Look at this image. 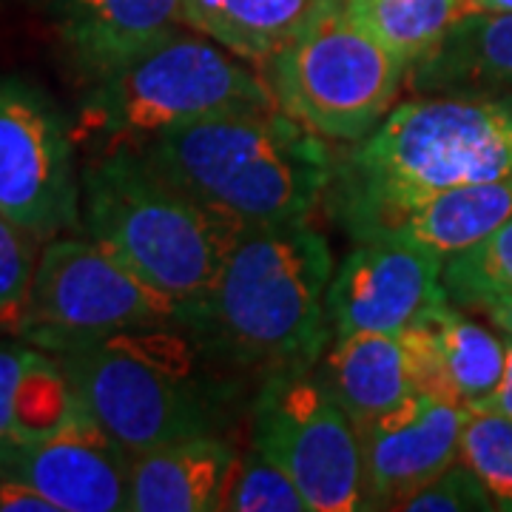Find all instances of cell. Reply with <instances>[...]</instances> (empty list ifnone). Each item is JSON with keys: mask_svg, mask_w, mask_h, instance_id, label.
<instances>
[{"mask_svg": "<svg viewBox=\"0 0 512 512\" xmlns=\"http://www.w3.org/2000/svg\"><path fill=\"white\" fill-rule=\"evenodd\" d=\"M501 177H512V94H461L393 106L333 163L328 188L336 220L362 242L441 191Z\"/></svg>", "mask_w": 512, "mask_h": 512, "instance_id": "cell-1", "label": "cell"}, {"mask_svg": "<svg viewBox=\"0 0 512 512\" xmlns=\"http://www.w3.org/2000/svg\"><path fill=\"white\" fill-rule=\"evenodd\" d=\"M328 239L305 220L239 225L188 328L274 373L316 365L328 342Z\"/></svg>", "mask_w": 512, "mask_h": 512, "instance_id": "cell-2", "label": "cell"}, {"mask_svg": "<svg viewBox=\"0 0 512 512\" xmlns=\"http://www.w3.org/2000/svg\"><path fill=\"white\" fill-rule=\"evenodd\" d=\"M148 165L239 225L305 220L328 191V146L282 109L222 114L137 146Z\"/></svg>", "mask_w": 512, "mask_h": 512, "instance_id": "cell-3", "label": "cell"}, {"mask_svg": "<svg viewBox=\"0 0 512 512\" xmlns=\"http://www.w3.org/2000/svg\"><path fill=\"white\" fill-rule=\"evenodd\" d=\"M80 222L151 288L194 313L217 282L239 222L160 177L131 146L94 151L80 171Z\"/></svg>", "mask_w": 512, "mask_h": 512, "instance_id": "cell-4", "label": "cell"}, {"mask_svg": "<svg viewBox=\"0 0 512 512\" xmlns=\"http://www.w3.org/2000/svg\"><path fill=\"white\" fill-rule=\"evenodd\" d=\"M52 356L77 402L131 456L211 433L214 402L183 328L117 330Z\"/></svg>", "mask_w": 512, "mask_h": 512, "instance_id": "cell-5", "label": "cell"}, {"mask_svg": "<svg viewBox=\"0 0 512 512\" xmlns=\"http://www.w3.org/2000/svg\"><path fill=\"white\" fill-rule=\"evenodd\" d=\"M271 109L279 103L265 77L208 40L177 35L100 80L80 109L74 140H89L97 151L137 148L197 120Z\"/></svg>", "mask_w": 512, "mask_h": 512, "instance_id": "cell-6", "label": "cell"}, {"mask_svg": "<svg viewBox=\"0 0 512 512\" xmlns=\"http://www.w3.org/2000/svg\"><path fill=\"white\" fill-rule=\"evenodd\" d=\"M276 103L333 143H359L393 109L407 63L350 18L348 0H316L288 46L265 63Z\"/></svg>", "mask_w": 512, "mask_h": 512, "instance_id": "cell-7", "label": "cell"}, {"mask_svg": "<svg viewBox=\"0 0 512 512\" xmlns=\"http://www.w3.org/2000/svg\"><path fill=\"white\" fill-rule=\"evenodd\" d=\"M188 328V311L89 237L49 239L15 339L46 353L117 330Z\"/></svg>", "mask_w": 512, "mask_h": 512, "instance_id": "cell-8", "label": "cell"}, {"mask_svg": "<svg viewBox=\"0 0 512 512\" xmlns=\"http://www.w3.org/2000/svg\"><path fill=\"white\" fill-rule=\"evenodd\" d=\"M254 444L291 476L311 512L365 510L359 430L311 367L271 373L254 407Z\"/></svg>", "mask_w": 512, "mask_h": 512, "instance_id": "cell-9", "label": "cell"}, {"mask_svg": "<svg viewBox=\"0 0 512 512\" xmlns=\"http://www.w3.org/2000/svg\"><path fill=\"white\" fill-rule=\"evenodd\" d=\"M0 214L40 245L83 228L74 131L18 77H0Z\"/></svg>", "mask_w": 512, "mask_h": 512, "instance_id": "cell-10", "label": "cell"}, {"mask_svg": "<svg viewBox=\"0 0 512 512\" xmlns=\"http://www.w3.org/2000/svg\"><path fill=\"white\" fill-rule=\"evenodd\" d=\"M447 302L444 259L399 237L362 239L328 288L333 333H399Z\"/></svg>", "mask_w": 512, "mask_h": 512, "instance_id": "cell-11", "label": "cell"}, {"mask_svg": "<svg viewBox=\"0 0 512 512\" xmlns=\"http://www.w3.org/2000/svg\"><path fill=\"white\" fill-rule=\"evenodd\" d=\"M467 407L413 393L399 407L356 424L362 444L365 510H399L461 453Z\"/></svg>", "mask_w": 512, "mask_h": 512, "instance_id": "cell-12", "label": "cell"}, {"mask_svg": "<svg viewBox=\"0 0 512 512\" xmlns=\"http://www.w3.org/2000/svg\"><path fill=\"white\" fill-rule=\"evenodd\" d=\"M131 453L77 404L46 439L0 456V473L23 478L57 512H114L128 507Z\"/></svg>", "mask_w": 512, "mask_h": 512, "instance_id": "cell-13", "label": "cell"}, {"mask_svg": "<svg viewBox=\"0 0 512 512\" xmlns=\"http://www.w3.org/2000/svg\"><path fill=\"white\" fill-rule=\"evenodd\" d=\"M57 23L74 63L106 80L177 37L185 0H63Z\"/></svg>", "mask_w": 512, "mask_h": 512, "instance_id": "cell-14", "label": "cell"}, {"mask_svg": "<svg viewBox=\"0 0 512 512\" xmlns=\"http://www.w3.org/2000/svg\"><path fill=\"white\" fill-rule=\"evenodd\" d=\"M234 450L214 433L168 441L131 456V512H214L234 464Z\"/></svg>", "mask_w": 512, "mask_h": 512, "instance_id": "cell-15", "label": "cell"}, {"mask_svg": "<svg viewBox=\"0 0 512 512\" xmlns=\"http://www.w3.org/2000/svg\"><path fill=\"white\" fill-rule=\"evenodd\" d=\"M319 376L353 424L376 419L416 393L399 333H333Z\"/></svg>", "mask_w": 512, "mask_h": 512, "instance_id": "cell-16", "label": "cell"}, {"mask_svg": "<svg viewBox=\"0 0 512 512\" xmlns=\"http://www.w3.org/2000/svg\"><path fill=\"white\" fill-rule=\"evenodd\" d=\"M512 217V177L467 183L416 205L382 237H399L444 262L487 239Z\"/></svg>", "mask_w": 512, "mask_h": 512, "instance_id": "cell-17", "label": "cell"}, {"mask_svg": "<svg viewBox=\"0 0 512 512\" xmlns=\"http://www.w3.org/2000/svg\"><path fill=\"white\" fill-rule=\"evenodd\" d=\"M413 66L419 89L512 86V12L461 18Z\"/></svg>", "mask_w": 512, "mask_h": 512, "instance_id": "cell-18", "label": "cell"}, {"mask_svg": "<svg viewBox=\"0 0 512 512\" xmlns=\"http://www.w3.org/2000/svg\"><path fill=\"white\" fill-rule=\"evenodd\" d=\"M313 6L316 0H185V26L265 66L288 46Z\"/></svg>", "mask_w": 512, "mask_h": 512, "instance_id": "cell-19", "label": "cell"}, {"mask_svg": "<svg viewBox=\"0 0 512 512\" xmlns=\"http://www.w3.org/2000/svg\"><path fill=\"white\" fill-rule=\"evenodd\" d=\"M421 316L433 330L456 402L467 410L484 402L504 376L507 336H495L493 330L461 316L450 299Z\"/></svg>", "mask_w": 512, "mask_h": 512, "instance_id": "cell-20", "label": "cell"}, {"mask_svg": "<svg viewBox=\"0 0 512 512\" xmlns=\"http://www.w3.org/2000/svg\"><path fill=\"white\" fill-rule=\"evenodd\" d=\"M350 18L407 63H419L458 20V0H348Z\"/></svg>", "mask_w": 512, "mask_h": 512, "instance_id": "cell-21", "label": "cell"}, {"mask_svg": "<svg viewBox=\"0 0 512 512\" xmlns=\"http://www.w3.org/2000/svg\"><path fill=\"white\" fill-rule=\"evenodd\" d=\"M444 291L458 308L487 311L512 293V217L478 245L444 262Z\"/></svg>", "mask_w": 512, "mask_h": 512, "instance_id": "cell-22", "label": "cell"}, {"mask_svg": "<svg viewBox=\"0 0 512 512\" xmlns=\"http://www.w3.org/2000/svg\"><path fill=\"white\" fill-rule=\"evenodd\" d=\"M222 510L231 512H311L305 495L293 484L291 476L265 456L259 447L248 453H237L225 495Z\"/></svg>", "mask_w": 512, "mask_h": 512, "instance_id": "cell-23", "label": "cell"}, {"mask_svg": "<svg viewBox=\"0 0 512 512\" xmlns=\"http://www.w3.org/2000/svg\"><path fill=\"white\" fill-rule=\"evenodd\" d=\"M458 458L481 478L495 510H512V419L470 410Z\"/></svg>", "mask_w": 512, "mask_h": 512, "instance_id": "cell-24", "label": "cell"}, {"mask_svg": "<svg viewBox=\"0 0 512 512\" xmlns=\"http://www.w3.org/2000/svg\"><path fill=\"white\" fill-rule=\"evenodd\" d=\"M35 237L20 231L15 222L0 214V336H15L26 313L29 288L37 268Z\"/></svg>", "mask_w": 512, "mask_h": 512, "instance_id": "cell-25", "label": "cell"}, {"mask_svg": "<svg viewBox=\"0 0 512 512\" xmlns=\"http://www.w3.org/2000/svg\"><path fill=\"white\" fill-rule=\"evenodd\" d=\"M399 510L407 512H467V510H495L493 495L481 484V478L458 458L441 476L430 484L404 498Z\"/></svg>", "mask_w": 512, "mask_h": 512, "instance_id": "cell-26", "label": "cell"}, {"mask_svg": "<svg viewBox=\"0 0 512 512\" xmlns=\"http://www.w3.org/2000/svg\"><path fill=\"white\" fill-rule=\"evenodd\" d=\"M32 345L3 342L0 339V453H6L15 441V419H18V393L23 370L29 362Z\"/></svg>", "mask_w": 512, "mask_h": 512, "instance_id": "cell-27", "label": "cell"}, {"mask_svg": "<svg viewBox=\"0 0 512 512\" xmlns=\"http://www.w3.org/2000/svg\"><path fill=\"white\" fill-rule=\"evenodd\" d=\"M0 512H57V507L23 478L0 473Z\"/></svg>", "mask_w": 512, "mask_h": 512, "instance_id": "cell-28", "label": "cell"}, {"mask_svg": "<svg viewBox=\"0 0 512 512\" xmlns=\"http://www.w3.org/2000/svg\"><path fill=\"white\" fill-rule=\"evenodd\" d=\"M507 336V333H504ZM470 410H487V413H498V416H507L512 419V336H507V365H504V376L495 387L493 393L476 407Z\"/></svg>", "mask_w": 512, "mask_h": 512, "instance_id": "cell-29", "label": "cell"}, {"mask_svg": "<svg viewBox=\"0 0 512 512\" xmlns=\"http://www.w3.org/2000/svg\"><path fill=\"white\" fill-rule=\"evenodd\" d=\"M507 12H512V0H458V20L473 15H507Z\"/></svg>", "mask_w": 512, "mask_h": 512, "instance_id": "cell-30", "label": "cell"}, {"mask_svg": "<svg viewBox=\"0 0 512 512\" xmlns=\"http://www.w3.org/2000/svg\"><path fill=\"white\" fill-rule=\"evenodd\" d=\"M487 316H490V322H493L501 333L512 336V293L510 296H504V299H498V302H493V305L487 308Z\"/></svg>", "mask_w": 512, "mask_h": 512, "instance_id": "cell-31", "label": "cell"}]
</instances>
